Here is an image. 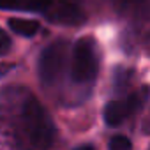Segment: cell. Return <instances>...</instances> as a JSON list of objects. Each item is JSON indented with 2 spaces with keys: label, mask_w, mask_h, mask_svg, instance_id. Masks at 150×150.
I'll return each mask as SVG.
<instances>
[{
  "label": "cell",
  "mask_w": 150,
  "mask_h": 150,
  "mask_svg": "<svg viewBox=\"0 0 150 150\" xmlns=\"http://www.w3.org/2000/svg\"><path fill=\"white\" fill-rule=\"evenodd\" d=\"M11 46H13V42H11L9 34H7L6 30L0 28V57L7 55V53H9V50H11Z\"/></svg>",
  "instance_id": "cell-11"
},
{
  "label": "cell",
  "mask_w": 150,
  "mask_h": 150,
  "mask_svg": "<svg viewBox=\"0 0 150 150\" xmlns=\"http://www.w3.org/2000/svg\"><path fill=\"white\" fill-rule=\"evenodd\" d=\"M69 62V42L55 41L46 46L39 57V78L44 87H55L64 78Z\"/></svg>",
  "instance_id": "cell-3"
},
{
  "label": "cell",
  "mask_w": 150,
  "mask_h": 150,
  "mask_svg": "<svg viewBox=\"0 0 150 150\" xmlns=\"http://www.w3.org/2000/svg\"><path fill=\"white\" fill-rule=\"evenodd\" d=\"M110 150H132V143L125 136H113L110 139Z\"/></svg>",
  "instance_id": "cell-10"
},
{
  "label": "cell",
  "mask_w": 150,
  "mask_h": 150,
  "mask_svg": "<svg viewBox=\"0 0 150 150\" xmlns=\"http://www.w3.org/2000/svg\"><path fill=\"white\" fill-rule=\"evenodd\" d=\"M146 101V87L141 88V92L131 94L124 99H117V101H110L104 106V122L110 127H117L120 125L127 117H131L132 113H136Z\"/></svg>",
  "instance_id": "cell-4"
},
{
  "label": "cell",
  "mask_w": 150,
  "mask_h": 150,
  "mask_svg": "<svg viewBox=\"0 0 150 150\" xmlns=\"http://www.w3.org/2000/svg\"><path fill=\"white\" fill-rule=\"evenodd\" d=\"M48 4H50V0H0V9L44 13Z\"/></svg>",
  "instance_id": "cell-6"
},
{
  "label": "cell",
  "mask_w": 150,
  "mask_h": 150,
  "mask_svg": "<svg viewBox=\"0 0 150 150\" xmlns=\"http://www.w3.org/2000/svg\"><path fill=\"white\" fill-rule=\"evenodd\" d=\"M113 4L120 11L127 13V11H134V9H143L146 6V0H113Z\"/></svg>",
  "instance_id": "cell-9"
},
{
  "label": "cell",
  "mask_w": 150,
  "mask_h": 150,
  "mask_svg": "<svg viewBox=\"0 0 150 150\" xmlns=\"http://www.w3.org/2000/svg\"><path fill=\"white\" fill-rule=\"evenodd\" d=\"M55 138L50 113L28 90L0 92V141L9 150H50Z\"/></svg>",
  "instance_id": "cell-1"
},
{
  "label": "cell",
  "mask_w": 150,
  "mask_h": 150,
  "mask_svg": "<svg viewBox=\"0 0 150 150\" xmlns=\"http://www.w3.org/2000/svg\"><path fill=\"white\" fill-rule=\"evenodd\" d=\"M74 150H96L94 145H81V146H76Z\"/></svg>",
  "instance_id": "cell-12"
},
{
  "label": "cell",
  "mask_w": 150,
  "mask_h": 150,
  "mask_svg": "<svg viewBox=\"0 0 150 150\" xmlns=\"http://www.w3.org/2000/svg\"><path fill=\"white\" fill-rule=\"evenodd\" d=\"M71 81L78 85L85 92L90 90V87L96 83L97 72H99V51L97 42L94 37L87 35L81 37L72 48L71 53Z\"/></svg>",
  "instance_id": "cell-2"
},
{
  "label": "cell",
  "mask_w": 150,
  "mask_h": 150,
  "mask_svg": "<svg viewBox=\"0 0 150 150\" xmlns=\"http://www.w3.org/2000/svg\"><path fill=\"white\" fill-rule=\"evenodd\" d=\"M132 76H134V71L132 69H125V67H117L115 69V74H113V90L117 94L120 92H125L132 81Z\"/></svg>",
  "instance_id": "cell-8"
},
{
  "label": "cell",
  "mask_w": 150,
  "mask_h": 150,
  "mask_svg": "<svg viewBox=\"0 0 150 150\" xmlns=\"http://www.w3.org/2000/svg\"><path fill=\"white\" fill-rule=\"evenodd\" d=\"M42 14L51 23L67 25V27L81 25L87 20L83 9L78 4V0H50V4Z\"/></svg>",
  "instance_id": "cell-5"
},
{
  "label": "cell",
  "mask_w": 150,
  "mask_h": 150,
  "mask_svg": "<svg viewBox=\"0 0 150 150\" xmlns=\"http://www.w3.org/2000/svg\"><path fill=\"white\" fill-rule=\"evenodd\" d=\"M9 28L18 34V35H23V37H32L37 34L39 30V21L35 20H23V18H9L7 21Z\"/></svg>",
  "instance_id": "cell-7"
}]
</instances>
